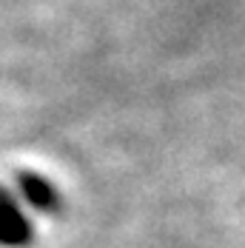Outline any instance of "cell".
Returning <instances> with one entry per match:
<instances>
[{
	"label": "cell",
	"mask_w": 245,
	"mask_h": 248,
	"mask_svg": "<svg viewBox=\"0 0 245 248\" xmlns=\"http://www.w3.org/2000/svg\"><path fill=\"white\" fill-rule=\"evenodd\" d=\"M29 240H31L29 220L20 214L15 197L6 188H0V246L17 248V246H26Z\"/></svg>",
	"instance_id": "1"
},
{
	"label": "cell",
	"mask_w": 245,
	"mask_h": 248,
	"mask_svg": "<svg viewBox=\"0 0 245 248\" xmlns=\"http://www.w3.org/2000/svg\"><path fill=\"white\" fill-rule=\"evenodd\" d=\"M17 183H20V188H23L26 200H29L34 208H40V211H51V208L57 205V194H54V188H51L46 180H40L37 174H17Z\"/></svg>",
	"instance_id": "2"
}]
</instances>
